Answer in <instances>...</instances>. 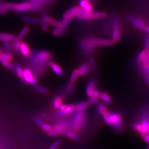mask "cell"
<instances>
[{
  "mask_svg": "<svg viewBox=\"0 0 149 149\" xmlns=\"http://www.w3.org/2000/svg\"><path fill=\"white\" fill-rule=\"evenodd\" d=\"M115 43L112 39L98 37H88L80 40V49L85 55L91 53L95 49L102 47H110Z\"/></svg>",
  "mask_w": 149,
  "mask_h": 149,
  "instance_id": "obj_1",
  "label": "cell"
},
{
  "mask_svg": "<svg viewBox=\"0 0 149 149\" xmlns=\"http://www.w3.org/2000/svg\"><path fill=\"white\" fill-rule=\"evenodd\" d=\"M104 122L108 125L111 127L116 132L120 133L124 129L123 117L120 112H107L103 115Z\"/></svg>",
  "mask_w": 149,
  "mask_h": 149,
  "instance_id": "obj_2",
  "label": "cell"
},
{
  "mask_svg": "<svg viewBox=\"0 0 149 149\" xmlns=\"http://www.w3.org/2000/svg\"><path fill=\"white\" fill-rule=\"evenodd\" d=\"M52 54L47 50L37 52L33 56L31 63L34 67V71L38 74H40L45 68V64L49 63L52 58Z\"/></svg>",
  "mask_w": 149,
  "mask_h": 149,
  "instance_id": "obj_3",
  "label": "cell"
},
{
  "mask_svg": "<svg viewBox=\"0 0 149 149\" xmlns=\"http://www.w3.org/2000/svg\"><path fill=\"white\" fill-rule=\"evenodd\" d=\"M86 122L85 111L76 112L72 117L70 128L76 133H81L85 127Z\"/></svg>",
  "mask_w": 149,
  "mask_h": 149,
  "instance_id": "obj_4",
  "label": "cell"
},
{
  "mask_svg": "<svg viewBox=\"0 0 149 149\" xmlns=\"http://www.w3.org/2000/svg\"><path fill=\"white\" fill-rule=\"evenodd\" d=\"M112 40L114 43L120 41L121 38L120 22L117 16H113L112 18Z\"/></svg>",
  "mask_w": 149,
  "mask_h": 149,
  "instance_id": "obj_5",
  "label": "cell"
},
{
  "mask_svg": "<svg viewBox=\"0 0 149 149\" xmlns=\"http://www.w3.org/2000/svg\"><path fill=\"white\" fill-rule=\"evenodd\" d=\"M84 12V8L80 7L74 6L64 13L63 18H71L73 19L75 17H77Z\"/></svg>",
  "mask_w": 149,
  "mask_h": 149,
  "instance_id": "obj_6",
  "label": "cell"
},
{
  "mask_svg": "<svg viewBox=\"0 0 149 149\" xmlns=\"http://www.w3.org/2000/svg\"><path fill=\"white\" fill-rule=\"evenodd\" d=\"M127 18L132 23L134 27L138 29L139 30L144 31L145 27H146V24H145V22L143 19L139 18L138 17L131 16V15L128 16Z\"/></svg>",
  "mask_w": 149,
  "mask_h": 149,
  "instance_id": "obj_7",
  "label": "cell"
},
{
  "mask_svg": "<svg viewBox=\"0 0 149 149\" xmlns=\"http://www.w3.org/2000/svg\"><path fill=\"white\" fill-rule=\"evenodd\" d=\"M23 80L26 83L36 85L37 84V80L34 76V74L29 69H26L23 71Z\"/></svg>",
  "mask_w": 149,
  "mask_h": 149,
  "instance_id": "obj_8",
  "label": "cell"
},
{
  "mask_svg": "<svg viewBox=\"0 0 149 149\" xmlns=\"http://www.w3.org/2000/svg\"><path fill=\"white\" fill-rule=\"evenodd\" d=\"M32 6L31 3L24 2L19 3H16V8L15 11L19 12H23L26 11H29L32 10Z\"/></svg>",
  "mask_w": 149,
  "mask_h": 149,
  "instance_id": "obj_9",
  "label": "cell"
},
{
  "mask_svg": "<svg viewBox=\"0 0 149 149\" xmlns=\"http://www.w3.org/2000/svg\"><path fill=\"white\" fill-rule=\"evenodd\" d=\"M76 111L75 109V106L74 104H70V105H67L66 108L64 109V111H59L58 113L59 116L63 117L67 115H69L73 113H74Z\"/></svg>",
  "mask_w": 149,
  "mask_h": 149,
  "instance_id": "obj_10",
  "label": "cell"
},
{
  "mask_svg": "<svg viewBox=\"0 0 149 149\" xmlns=\"http://www.w3.org/2000/svg\"><path fill=\"white\" fill-rule=\"evenodd\" d=\"M43 19L55 28H59L61 27V24L60 22L56 21L55 19L52 18L51 17H49L46 14L43 15Z\"/></svg>",
  "mask_w": 149,
  "mask_h": 149,
  "instance_id": "obj_11",
  "label": "cell"
},
{
  "mask_svg": "<svg viewBox=\"0 0 149 149\" xmlns=\"http://www.w3.org/2000/svg\"><path fill=\"white\" fill-rule=\"evenodd\" d=\"M48 65L50 67V68L53 71L55 74L59 76H63L64 74L63 70L61 68L58 64L54 63L53 61H49Z\"/></svg>",
  "mask_w": 149,
  "mask_h": 149,
  "instance_id": "obj_12",
  "label": "cell"
},
{
  "mask_svg": "<svg viewBox=\"0 0 149 149\" xmlns=\"http://www.w3.org/2000/svg\"><path fill=\"white\" fill-rule=\"evenodd\" d=\"M96 85V81L94 79H92L88 82L86 87V93L88 97L90 96L92 92L95 90Z\"/></svg>",
  "mask_w": 149,
  "mask_h": 149,
  "instance_id": "obj_13",
  "label": "cell"
},
{
  "mask_svg": "<svg viewBox=\"0 0 149 149\" xmlns=\"http://www.w3.org/2000/svg\"><path fill=\"white\" fill-rule=\"evenodd\" d=\"M91 67L88 63L82 64L77 69L78 73L80 76H83L89 74L90 72Z\"/></svg>",
  "mask_w": 149,
  "mask_h": 149,
  "instance_id": "obj_14",
  "label": "cell"
},
{
  "mask_svg": "<svg viewBox=\"0 0 149 149\" xmlns=\"http://www.w3.org/2000/svg\"><path fill=\"white\" fill-rule=\"evenodd\" d=\"M90 104H89L88 101H81L76 104L75 106L76 112H81L84 111L88 107Z\"/></svg>",
  "mask_w": 149,
  "mask_h": 149,
  "instance_id": "obj_15",
  "label": "cell"
},
{
  "mask_svg": "<svg viewBox=\"0 0 149 149\" xmlns=\"http://www.w3.org/2000/svg\"><path fill=\"white\" fill-rule=\"evenodd\" d=\"M107 16L106 13L103 12H96L90 13V19H104Z\"/></svg>",
  "mask_w": 149,
  "mask_h": 149,
  "instance_id": "obj_16",
  "label": "cell"
},
{
  "mask_svg": "<svg viewBox=\"0 0 149 149\" xmlns=\"http://www.w3.org/2000/svg\"><path fill=\"white\" fill-rule=\"evenodd\" d=\"M20 51L21 52L22 54L25 57H28L30 55V54H31L30 49L29 48L27 43L21 42Z\"/></svg>",
  "mask_w": 149,
  "mask_h": 149,
  "instance_id": "obj_17",
  "label": "cell"
},
{
  "mask_svg": "<svg viewBox=\"0 0 149 149\" xmlns=\"http://www.w3.org/2000/svg\"><path fill=\"white\" fill-rule=\"evenodd\" d=\"M139 69L140 71L141 72V74L143 76L145 82L146 83V84L149 86V75L147 74L146 68H144L143 65L141 64H140L139 65Z\"/></svg>",
  "mask_w": 149,
  "mask_h": 149,
  "instance_id": "obj_18",
  "label": "cell"
},
{
  "mask_svg": "<svg viewBox=\"0 0 149 149\" xmlns=\"http://www.w3.org/2000/svg\"><path fill=\"white\" fill-rule=\"evenodd\" d=\"M2 50L0 49V62L3 65H4L7 68L11 70H14V66L11 64L10 61H8L4 59L2 56Z\"/></svg>",
  "mask_w": 149,
  "mask_h": 149,
  "instance_id": "obj_19",
  "label": "cell"
},
{
  "mask_svg": "<svg viewBox=\"0 0 149 149\" xmlns=\"http://www.w3.org/2000/svg\"><path fill=\"white\" fill-rule=\"evenodd\" d=\"M149 52V50H146V49H143L142 50H141L137 56H136V61L139 64H141L142 62L143 61L146 55H147V54Z\"/></svg>",
  "mask_w": 149,
  "mask_h": 149,
  "instance_id": "obj_20",
  "label": "cell"
},
{
  "mask_svg": "<svg viewBox=\"0 0 149 149\" xmlns=\"http://www.w3.org/2000/svg\"><path fill=\"white\" fill-rule=\"evenodd\" d=\"M96 110L97 112H98L100 114L103 115L104 113L107 112L108 108L106 105L103 103H98L96 107Z\"/></svg>",
  "mask_w": 149,
  "mask_h": 149,
  "instance_id": "obj_21",
  "label": "cell"
},
{
  "mask_svg": "<svg viewBox=\"0 0 149 149\" xmlns=\"http://www.w3.org/2000/svg\"><path fill=\"white\" fill-rule=\"evenodd\" d=\"M23 20L26 22L32 23V24H39L41 23V21H42V19H40V18L27 17V16L23 17Z\"/></svg>",
  "mask_w": 149,
  "mask_h": 149,
  "instance_id": "obj_22",
  "label": "cell"
},
{
  "mask_svg": "<svg viewBox=\"0 0 149 149\" xmlns=\"http://www.w3.org/2000/svg\"><path fill=\"white\" fill-rule=\"evenodd\" d=\"M66 28L65 27H59V28H55L53 31H52V34L55 37H60L63 35L66 31Z\"/></svg>",
  "mask_w": 149,
  "mask_h": 149,
  "instance_id": "obj_23",
  "label": "cell"
},
{
  "mask_svg": "<svg viewBox=\"0 0 149 149\" xmlns=\"http://www.w3.org/2000/svg\"><path fill=\"white\" fill-rule=\"evenodd\" d=\"M13 35L8 33H0V41H11L14 38Z\"/></svg>",
  "mask_w": 149,
  "mask_h": 149,
  "instance_id": "obj_24",
  "label": "cell"
},
{
  "mask_svg": "<svg viewBox=\"0 0 149 149\" xmlns=\"http://www.w3.org/2000/svg\"><path fill=\"white\" fill-rule=\"evenodd\" d=\"M63 100L61 97L60 96L56 97L54 100L53 103L54 108L56 109H59L60 106L63 104Z\"/></svg>",
  "mask_w": 149,
  "mask_h": 149,
  "instance_id": "obj_25",
  "label": "cell"
},
{
  "mask_svg": "<svg viewBox=\"0 0 149 149\" xmlns=\"http://www.w3.org/2000/svg\"><path fill=\"white\" fill-rule=\"evenodd\" d=\"M66 136L68 138L72 139L74 141H79L80 140V136H79V135L76 133H74V132H71V131H68L66 132V133L65 134Z\"/></svg>",
  "mask_w": 149,
  "mask_h": 149,
  "instance_id": "obj_26",
  "label": "cell"
},
{
  "mask_svg": "<svg viewBox=\"0 0 149 149\" xmlns=\"http://www.w3.org/2000/svg\"><path fill=\"white\" fill-rule=\"evenodd\" d=\"M100 97L101 98V99L102 101L106 102V103L110 104L112 103V98H111V96L107 93H104V92L101 93Z\"/></svg>",
  "mask_w": 149,
  "mask_h": 149,
  "instance_id": "obj_27",
  "label": "cell"
},
{
  "mask_svg": "<svg viewBox=\"0 0 149 149\" xmlns=\"http://www.w3.org/2000/svg\"><path fill=\"white\" fill-rule=\"evenodd\" d=\"M14 69L16 70V73L17 76L20 77V78H22L23 76V70L22 69L21 66L17 63L14 65Z\"/></svg>",
  "mask_w": 149,
  "mask_h": 149,
  "instance_id": "obj_28",
  "label": "cell"
},
{
  "mask_svg": "<svg viewBox=\"0 0 149 149\" xmlns=\"http://www.w3.org/2000/svg\"><path fill=\"white\" fill-rule=\"evenodd\" d=\"M16 3H11V2H6L2 4L3 7L5 8L7 11L11 10V11H15L16 8Z\"/></svg>",
  "mask_w": 149,
  "mask_h": 149,
  "instance_id": "obj_29",
  "label": "cell"
},
{
  "mask_svg": "<svg viewBox=\"0 0 149 149\" xmlns=\"http://www.w3.org/2000/svg\"><path fill=\"white\" fill-rule=\"evenodd\" d=\"M79 76V73H78L77 69L74 70L72 71V74H71V76H70V83L74 84V83L76 82V80L77 79Z\"/></svg>",
  "mask_w": 149,
  "mask_h": 149,
  "instance_id": "obj_30",
  "label": "cell"
},
{
  "mask_svg": "<svg viewBox=\"0 0 149 149\" xmlns=\"http://www.w3.org/2000/svg\"><path fill=\"white\" fill-rule=\"evenodd\" d=\"M29 31V28L28 26L23 27L21 31V32H19L18 37L20 39H22V38L24 37L27 35Z\"/></svg>",
  "mask_w": 149,
  "mask_h": 149,
  "instance_id": "obj_31",
  "label": "cell"
},
{
  "mask_svg": "<svg viewBox=\"0 0 149 149\" xmlns=\"http://www.w3.org/2000/svg\"><path fill=\"white\" fill-rule=\"evenodd\" d=\"M34 90L37 91L38 92L42 93L43 94H47L48 93V90L45 87H44L43 86H40L36 85L34 86Z\"/></svg>",
  "mask_w": 149,
  "mask_h": 149,
  "instance_id": "obj_32",
  "label": "cell"
},
{
  "mask_svg": "<svg viewBox=\"0 0 149 149\" xmlns=\"http://www.w3.org/2000/svg\"><path fill=\"white\" fill-rule=\"evenodd\" d=\"M109 23L108 22V21H106L104 22L103 23V32L106 34H108L110 33L111 31V28L109 26Z\"/></svg>",
  "mask_w": 149,
  "mask_h": 149,
  "instance_id": "obj_33",
  "label": "cell"
},
{
  "mask_svg": "<svg viewBox=\"0 0 149 149\" xmlns=\"http://www.w3.org/2000/svg\"><path fill=\"white\" fill-rule=\"evenodd\" d=\"M72 20V18H63V19L60 22L61 27L67 28V26L70 23Z\"/></svg>",
  "mask_w": 149,
  "mask_h": 149,
  "instance_id": "obj_34",
  "label": "cell"
},
{
  "mask_svg": "<svg viewBox=\"0 0 149 149\" xmlns=\"http://www.w3.org/2000/svg\"><path fill=\"white\" fill-rule=\"evenodd\" d=\"M40 127L42 128L44 131L46 132L47 133H48L53 129V127L50 125H49L48 124H46V123H43L42 124V125L40 126Z\"/></svg>",
  "mask_w": 149,
  "mask_h": 149,
  "instance_id": "obj_35",
  "label": "cell"
},
{
  "mask_svg": "<svg viewBox=\"0 0 149 149\" xmlns=\"http://www.w3.org/2000/svg\"><path fill=\"white\" fill-rule=\"evenodd\" d=\"M61 143V141L60 140H57L55 142H54L53 144L51 145V146L48 148V149H57L60 146Z\"/></svg>",
  "mask_w": 149,
  "mask_h": 149,
  "instance_id": "obj_36",
  "label": "cell"
},
{
  "mask_svg": "<svg viewBox=\"0 0 149 149\" xmlns=\"http://www.w3.org/2000/svg\"><path fill=\"white\" fill-rule=\"evenodd\" d=\"M3 45L5 48L6 52L10 54L11 52V44L9 41H3Z\"/></svg>",
  "mask_w": 149,
  "mask_h": 149,
  "instance_id": "obj_37",
  "label": "cell"
},
{
  "mask_svg": "<svg viewBox=\"0 0 149 149\" xmlns=\"http://www.w3.org/2000/svg\"><path fill=\"white\" fill-rule=\"evenodd\" d=\"M93 6L92 5V4L90 3V2L87 4V5L84 8V12H85L86 13H91L93 11Z\"/></svg>",
  "mask_w": 149,
  "mask_h": 149,
  "instance_id": "obj_38",
  "label": "cell"
},
{
  "mask_svg": "<svg viewBox=\"0 0 149 149\" xmlns=\"http://www.w3.org/2000/svg\"><path fill=\"white\" fill-rule=\"evenodd\" d=\"M144 49L146 50H149V34H147L144 38Z\"/></svg>",
  "mask_w": 149,
  "mask_h": 149,
  "instance_id": "obj_39",
  "label": "cell"
},
{
  "mask_svg": "<svg viewBox=\"0 0 149 149\" xmlns=\"http://www.w3.org/2000/svg\"><path fill=\"white\" fill-rule=\"evenodd\" d=\"M2 56L4 59L7 60L8 61L11 62L12 60V57L10 55V54L7 53H3V52H2Z\"/></svg>",
  "mask_w": 149,
  "mask_h": 149,
  "instance_id": "obj_40",
  "label": "cell"
},
{
  "mask_svg": "<svg viewBox=\"0 0 149 149\" xmlns=\"http://www.w3.org/2000/svg\"><path fill=\"white\" fill-rule=\"evenodd\" d=\"M141 64L143 65L144 68H146V66L149 65V50Z\"/></svg>",
  "mask_w": 149,
  "mask_h": 149,
  "instance_id": "obj_41",
  "label": "cell"
},
{
  "mask_svg": "<svg viewBox=\"0 0 149 149\" xmlns=\"http://www.w3.org/2000/svg\"><path fill=\"white\" fill-rule=\"evenodd\" d=\"M99 101V97H90V98L88 99V102L90 104H96Z\"/></svg>",
  "mask_w": 149,
  "mask_h": 149,
  "instance_id": "obj_42",
  "label": "cell"
},
{
  "mask_svg": "<svg viewBox=\"0 0 149 149\" xmlns=\"http://www.w3.org/2000/svg\"><path fill=\"white\" fill-rule=\"evenodd\" d=\"M101 93V91L99 90H95L92 92V93L91 94L90 97H100Z\"/></svg>",
  "mask_w": 149,
  "mask_h": 149,
  "instance_id": "obj_43",
  "label": "cell"
},
{
  "mask_svg": "<svg viewBox=\"0 0 149 149\" xmlns=\"http://www.w3.org/2000/svg\"><path fill=\"white\" fill-rule=\"evenodd\" d=\"M21 41H20L19 42L17 43L16 45H15L13 46V52L17 53L20 51V47H21Z\"/></svg>",
  "mask_w": 149,
  "mask_h": 149,
  "instance_id": "obj_44",
  "label": "cell"
},
{
  "mask_svg": "<svg viewBox=\"0 0 149 149\" xmlns=\"http://www.w3.org/2000/svg\"><path fill=\"white\" fill-rule=\"evenodd\" d=\"M41 24H42V29H43V31L46 32L48 31L49 29V27H48V23L46 21H45L44 20L42 19V21H41Z\"/></svg>",
  "mask_w": 149,
  "mask_h": 149,
  "instance_id": "obj_45",
  "label": "cell"
},
{
  "mask_svg": "<svg viewBox=\"0 0 149 149\" xmlns=\"http://www.w3.org/2000/svg\"><path fill=\"white\" fill-rule=\"evenodd\" d=\"M21 39H20L18 36L14 38L11 40V43H10L11 47H13L15 45H16L17 43L21 41Z\"/></svg>",
  "mask_w": 149,
  "mask_h": 149,
  "instance_id": "obj_46",
  "label": "cell"
},
{
  "mask_svg": "<svg viewBox=\"0 0 149 149\" xmlns=\"http://www.w3.org/2000/svg\"><path fill=\"white\" fill-rule=\"evenodd\" d=\"M33 119H34V122L36 123V124L39 125V126H41L42 124H43V123L42 122V120H41V119L39 117H38L37 116H35L33 118Z\"/></svg>",
  "mask_w": 149,
  "mask_h": 149,
  "instance_id": "obj_47",
  "label": "cell"
},
{
  "mask_svg": "<svg viewBox=\"0 0 149 149\" xmlns=\"http://www.w3.org/2000/svg\"><path fill=\"white\" fill-rule=\"evenodd\" d=\"M89 65L90 66L91 68H92L93 69H96V64H95V60L93 58H90L89 59Z\"/></svg>",
  "mask_w": 149,
  "mask_h": 149,
  "instance_id": "obj_48",
  "label": "cell"
},
{
  "mask_svg": "<svg viewBox=\"0 0 149 149\" xmlns=\"http://www.w3.org/2000/svg\"><path fill=\"white\" fill-rule=\"evenodd\" d=\"M88 2H89V0H80L79 2L80 7L84 8Z\"/></svg>",
  "mask_w": 149,
  "mask_h": 149,
  "instance_id": "obj_49",
  "label": "cell"
},
{
  "mask_svg": "<svg viewBox=\"0 0 149 149\" xmlns=\"http://www.w3.org/2000/svg\"><path fill=\"white\" fill-rule=\"evenodd\" d=\"M7 12V10L3 7L2 4L0 3V15H4Z\"/></svg>",
  "mask_w": 149,
  "mask_h": 149,
  "instance_id": "obj_50",
  "label": "cell"
},
{
  "mask_svg": "<svg viewBox=\"0 0 149 149\" xmlns=\"http://www.w3.org/2000/svg\"><path fill=\"white\" fill-rule=\"evenodd\" d=\"M74 84H73L70 83L67 86L66 88V91L67 92H71L72 91V90H73V88H74Z\"/></svg>",
  "mask_w": 149,
  "mask_h": 149,
  "instance_id": "obj_51",
  "label": "cell"
},
{
  "mask_svg": "<svg viewBox=\"0 0 149 149\" xmlns=\"http://www.w3.org/2000/svg\"><path fill=\"white\" fill-rule=\"evenodd\" d=\"M142 138H143L144 141L148 144H149V134H147L145 135Z\"/></svg>",
  "mask_w": 149,
  "mask_h": 149,
  "instance_id": "obj_52",
  "label": "cell"
},
{
  "mask_svg": "<svg viewBox=\"0 0 149 149\" xmlns=\"http://www.w3.org/2000/svg\"><path fill=\"white\" fill-rule=\"evenodd\" d=\"M144 31H145V32H147L148 34H149V26H146V27H145Z\"/></svg>",
  "mask_w": 149,
  "mask_h": 149,
  "instance_id": "obj_53",
  "label": "cell"
},
{
  "mask_svg": "<svg viewBox=\"0 0 149 149\" xmlns=\"http://www.w3.org/2000/svg\"><path fill=\"white\" fill-rule=\"evenodd\" d=\"M146 72H147V74L149 75V65H148V66H146Z\"/></svg>",
  "mask_w": 149,
  "mask_h": 149,
  "instance_id": "obj_54",
  "label": "cell"
},
{
  "mask_svg": "<svg viewBox=\"0 0 149 149\" xmlns=\"http://www.w3.org/2000/svg\"><path fill=\"white\" fill-rule=\"evenodd\" d=\"M146 149H149V144H148V145H147V146L146 148Z\"/></svg>",
  "mask_w": 149,
  "mask_h": 149,
  "instance_id": "obj_55",
  "label": "cell"
},
{
  "mask_svg": "<svg viewBox=\"0 0 149 149\" xmlns=\"http://www.w3.org/2000/svg\"><path fill=\"white\" fill-rule=\"evenodd\" d=\"M37 1V0H33V1H34H34Z\"/></svg>",
  "mask_w": 149,
  "mask_h": 149,
  "instance_id": "obj_56",
  "label": "cell"
},
{
  "mask_svg": "<svg viewBox=\"0 0 149 149\" xmlns=\"http://www.w3.org/2000/svg\"><path fill=\"white\" fill-rule=\"evenodd\" d=\"M1 1H2V0H0V2H1Z\"/></svg>",
  "mask_w": 149,
  "mask_h": 149,
  "instance_id": "obj_57",
  "label": "cell"
},
{
  "mask_svg": "<svg viewBox=\"0 0 149 149\" xmlns=\"http://www.w3.org/2000/svg\"><path fill=\"white\" fill-rule=\"evenodd\" d=\"M91 1H93V0H91Z\"/></svg>",
  "mask_w": 149,
  "mask_h": 149,
  "instance_id": "obj_58",
  "label": "cell"
},
{
  "mask_svg": "<svg viewBox=\"0 0 149 149\" xmlns=\"http://www.w3.org/2000/svg\"></svg>",
  "mask_w": 149,
  "mask_h": 149,
  "instance_id": "obj_59",
  "label": "cell"
}]
</instances>
